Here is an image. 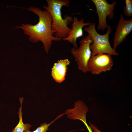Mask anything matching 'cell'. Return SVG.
I'll return each instance as SVG.
<instances>
[{
    "mask_svg": "<svg viewBox=\"0 0 132 132\" xmlns=\"http://www.w3.org/2000/svg\"><path fill=\"white\" fill-rule=\"evenodd\" d=\"M70 62L68 59L58 60L54 64L52 68L51 75L56 82L60 83L64 80Z\"/></svg>",
    "mask_w": 132,
    "mask_h": 132,
    "instance_id": "cell-9",
    "label": "cell"
},
{
    "mask_svg": "<svg viewBox=\"0 0 132 132\" xmlns=\"http://www.w3.org/2000/svg\"><path fill=\"white\" fill-rule=\"evenodd\" d=\"M23 98V97L19 98V100L20 103V106L19 108L18 112L19 121V122L11 131L9 132H24L26 130H30L32 125L27 123H24L22 121V108Z\"/></svg>",
    "mask_w": 132,
    "mask_h": 132,
    "instance_id": "cell-10",
    "label": "cell"
},
{
    "mask_svg": "<svg viewBox=\"0 0 132 132\" xmlns=\"http://www.w3.org/2000/svg\"><path fill=\"white\" fill-rule=\"evenodd\" d=\"M114 64L112 55L101 54L91 57L87 65L88 72L94 75L111 70Z\"/></svg>",
    "mask_w": 132,
    "mask_h": 132,
    "instance_id": "cell-6",
    "label": "cell"
},
{
    "mask_svg": "<svg viewBox=\"0 0 132 132\" xmlns=\"http://www.w3.org/2000/svg\"><path fill=\"white\" fill-rule=\"evenodd\" d=\"M89 126L93 132H102L99 130L95 125L89 122Z\"/></svg>",
    "mask_w": 132,
    "mask_h": 132,
    "instance_id": "cell-13",
    "label": "cell"
},
{
    "mask_svg": "<svg viewBox=\"0 0 132 132\" xmlns=\"http://www.w3.org/2000/svg\"><path fill=\"white\" fill-rule=\"evenodd\" d=\"M132 31V18L127 20L121 15L113 39V48L116 50V47L124 41Z\"/></svg>",
    "mask_w": 132,
    "mask_h": 132,
    "instance_id": "cell-7",
    "label": "cell"
},
{
    "mask_svg": "<svg viewBox=\"0 0 132 132\" xmlns=\"http://www.w3.org/2000/svg\"><path fill=\"white\" fill-rule=\"evenodd\" d=\"M84 30L91 38L93 42L90 45L91 52V57L101 54H106L111 55L118 56L119 54L111 46L109 41V37L112 30L108 25L106 33L101 35L97 31L95 24L93 23L88 27H85Z\"/></svg>",
    "mask_w": 132,
    "mask_h": 132,
    "instance_id": "cell-3",
    "label": "cell"
},
{
    "mask_svg": "<svg viewBox=\"0 0 132 132\" xmlns=\"http://www.w3.org/2000/svg\"><path fill=\"white\" fill-rule=\"evenodd\" d=\"M125 5L123 7V12L126 16H132V0H125Z\"/></svg>",
    "mask_w": 132,
    "mask_h": 132,
    "instance_id": "cell-12",
    "label": "cell"
},
{
    "mask_svg": "<svg viewBox=\"0 0 132 132\" xmlns=\"http://www.w3.org/2000/svg\"><path fill=\"white\" fill-rule=\"evenodd\" d=\"M73 23L71 24V31L68 35L63 39L69 42L72 44L74 47H78L77 43V39L82 37L83 35V27L86 26H89L91 22H85L84 19L81 18L79 20L78 18L75 17L73 19Z\"/></svg>",
    "mask_w": 132,
    "mask_h": 132,
    "instance_id": "cell-8",
    "label": "cell"
},
{
    "mask_svg": "<svg viewBox=\"0 0 132 132\" xmlns=\"http://www.w3.org/2000/svg\"><path fill=\"white\" fill-rule=\"evenodd\" d=\"M65 114V113H62L58 116L54 120L49 123L44 122L41 124L40 126L37 128L35 130L33 131H31L30 130H26L24 132H47V131L49 130L48 128L49 126L57 119L61 117Z\"/></svg>",
    "mask_w": 132,
    "mask_h": 132,
    "instance_id": "cell-11",
    "label": "cell"
},
{
    "mask_svg": "<svg viewBox=\"0 0 132 132\" xmlns=\"http://www.w3.org/2000/svg\"><path fill=\"white\" fill-rule=\"evenodd\" d=\"M94 4L99 19V24L97 29L104 31L107 28L108 25L106 22L107 17L110 19H112L114 16V11L117 1L109 3L106 0H92Z\"/></svg>",
    "mask_w": 132,
    "mask_h": 132,
    "instance_id": "cell-5",
    "label": "cell"
},
{
    "mask_svg": "<svg viewBox=\"0 0 132 132\" xmlns=\"http://www.w3.org/2000/svg\"><path fill=\"white\" fill-rule=\"evenodd\" d=\"M47 6L43 7L50 14L52 18V30L53 35L56 37L62 39L66 37L71 31L68 27L73 21L72 17L65 15L62 17L61 9L63 6L68 7L70 2L67 0H46Z\"/></svg>",
    "mask_w": 132,
    "mask_h": 132,
    "instance_id": "cell-2",
    "label": "cell"
},
{
    "mask_svg": "<svg viewBox=\"0 0 132 132\" xmlns=\"http://www.w3.org/2000/svg\"><path fill=\"white\" fill-rule=\"evenodd\" d=\"M92 42L91 37L88 34L80 41L79 47H73L71 49V52L77 62L78 69L84 73L88 72V63L91 55L90 46Z\"/></svg>",
    "mask_w": 132,
    "mask_h": 132,
    "instance_id": "cell-4",
    "label": "cell"
},
{
    "mask_svg": "<svg viewBox=\"0 0 132 132\" xmlns=\"http://www.w3.org/2000/svg\"><path fill=\"white\" fill-rule=\"evenodd\" d=\"M86 126L89 132H93L89 126H88L87 124L86 121L83 122Z\"/></svg>",
    "mask_w": 132,
    "mask_h": 132,
    "instance_id": "cell-14",
    "label": "cell"
},
{
    "mask_svg": "<svg viewBox=\"0 0 132 132\" xmlns=\"http://www.w3.org/2000/svg\"><path fill=\"white\" fill-rule=\"evenodd\" d=\"M27 9L38 16V22L34 25L22 23L20 26H16L15 28L22 29L23 33L29 36V40L32 42H42L45 51L48 53L53 41H59L62 39L53 35L51 16L47 10L43 11L36 7H31Z\"/></svg>",
    "mask_w": 132,
    "mask_h": 132,
    "instance_id": "cell-1",
    "label": "cell"
}]
</instances>
